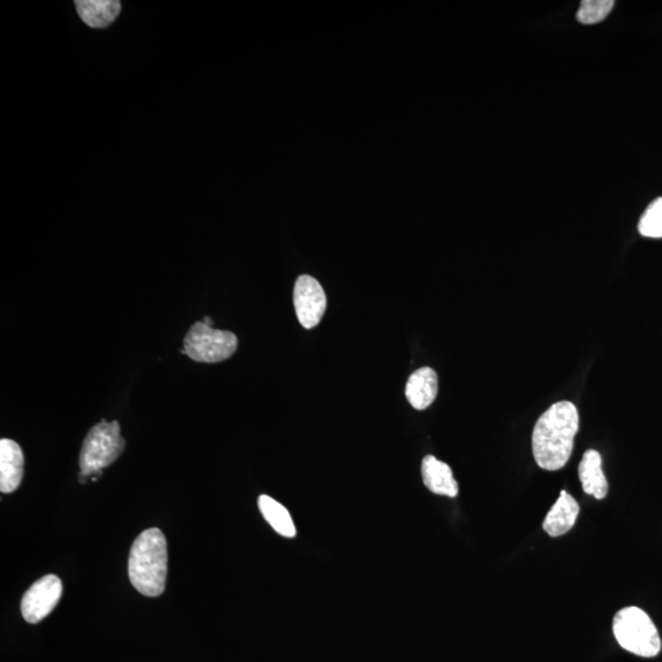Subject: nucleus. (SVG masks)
I'll return each mask as SVG.
<instances>
[{"mask_svg": "<svg viewBox=\"0 0 662 662\" xmlns=\"http://www.w3.org/2000/svg\"><path fill=\"white\" fill-rule=\"evenodd\" d=\"M579 431V412L571 401L553 404L537 420L533 432V453L536 464L547 471L566 466Z\"/></svg>", "mask_w": 662, "mask_h": 662, "instance_id": "obj_1", "label": "nucleus"}, {"mask_svg": "<svg viewBox=\"0 0 662 662\" xmlns=\"http://www.w3.org/2000/svg\"><path fill=\"white\" fill-rule=\"evenodd\" d=\"M167 561V541L164 533L157 528L145 530L137 537L130 550V583L148 598H157L164 594Z\"/></svg>", "mask_w": 662, "mask_h": 662, "instance_id": "obj_2", "label": "nucleus"}, {"mask_svg": "<svg viewBox=\"0 0 662 662\" xmlns=\"http://www.w3.org/2000/svg\"><path fill=\"white\" fill-rule=\"evenodd\" d=\"M126 442L121 436V426L117 421H101L91 428L86 436L80 454V482L86 484L89 477L97 481L96 476L102 475V469L107 468L121 457Z\"/></svg>", "mask_w": 662, "mask_h": 662, "instance_id": "obj_3", "label": "nucleus"}, {"mask_svg": "<svg viewBox=\"0 0 662 662\" xmlns=\"http://www.w3.org/2000/svg\"><path fill=\"white\" fill-rule=\"evenodd\" d=\"M613 634L624 650L642 658H654L661 650L658 628L642 609L624 607L613 618Z\"/></svg>", "mask_w": 662, "mask_h": 662, "instance_id": "obj_4", "label": "nucleus"}, {"mask_svg": "<svg viewBox=\"0 0 662 662\" xmlns=\"http://www.w3.org/2000/svg\"><path fill=\"white\" fill-rule=\"evenodd\" d=\"M183 352L195 362L219 363L235 355L237 336L231 331L209 327L198 322L189 329L184 338Z\"/></svg>", "mask_w": 662, "mask_h": 662, "instance_id": "obj_5", "label": "nucleus"}, {"mask_svg": "<svg viewBox=\"0 0 662 662\" xmlns=\"http://www.w3.org/2000/svg\"><path fill=\"white\" fill-rule=\"evenodd\" d=\"M327 295L319 281L309 275L297 279L293 289V306L303 328H316L327 311Z\"/></svg>", "mask_w": 662, "mask_h": 662, "instance_id": "obj_6", "label": "nucleus"}, {"mask_svg": "<svg viewBox=\"0 0 662 662\" xmlns=\"http://www.w3.org/2000/svg\"><path fill=\"white\" fill-rule=\"evenodd\" d=\"M63 594L62 580L54 574L37 580V582L26 591L21 601V612L26 622L35 624L46 618L58 605Z\"/></svg>", "mask_w": 662, "mask_h": 662, "instance_id": "obj_7", "label": "nucleus"}, {"mask_svg": "<svg viewBox=\"0 0 662 662\" xmlns=\"http://www.w3.org/2000/svg\"><path fill=\"white\" fill-rule=\"evenodd\" d=\"M25 459L23 450L12 439L0 441V491L12 493L24 477Z\"/></svg>", "mask_w": 662, "mask_h": 662, "instance_id": "obj_8", "label": "nucleus"}, {"mask_svg": "<svg viewBox=\"0 0 662 662\" xmlns=\"http://www.w3.org/2000/svg\"><path fill=\"white\" fill-rule=\"evenodd\" d=\"M421 471L423 484L432 493L450 498L459 495L458 482L454 479L453 471L448 464L434 458L433 455H427L422 461Z\"/></svg>", "mask_w": 662, "mask_h": 662, "instance_id": "obj_9", "label": "nucleus"}, {"mask_svg": "<svg viewBox=\"0 0 662 662\" xmlns=\"http://www.w3.org/2000/svg\"><path fill=\"white\" fill-rule=\"evenodd\" d=\"M406 398L412 408L426 410L430 408L438 394V376L431 367H422L412 373L406 383Z\"/></svg>", "mask_w": 662, "mask_h": 662, "instance_id": "obj_10", "label": "nucleus"}, {"mask_svg": "<svg viewBox=\"0 0 662 662\" xmlns=\"http://www.w3.org/2000/svg\"><path fill=\"white\" fill-rule=\"evenodd\" d=\"M579 513L578 502L567 491H562L555 506L546 515L542 528L551 537L567 534L577 523Z\"/></svg>", "mask_w": 662, "mask_h": 662, "instance_id": "obj_11", "label": "nucleus"}, {"mask_svg": "<svg viewBox=\"0 0 662 662\" xmlns=\"http://www.w3.org/2000/svg\"><path fill=\"white\" fill-rule=\"evenodd\" d=\"M579 479L586 495L604 499L609 493V484L602 471V458L598 450L589 449L579 464Z\"/></svg>", "mask_w": 662, "mask_h": 662, "instance_id": "obj_12", "label": "nucleus"}, {"mask_svg": "<svg viewBox=\"0 0 662 662\" xmlns=\"http://www.w3.org/2000/svg\"><path fill=\"white\" fill-rule=\"evenodd\" d=\"M75 5L81 20L94 29L110 26L122 8L117 0H78Z\"/></svg>", "mask_w": 662, "mask_h": 662, "instance_id": "obj_13", "label": "nucleus"}, {"mask_svg": "<svg viewBox=\"0 0 662 662\" xmlns=\"http://www.w3.org/2000/svg\"><path fill=\"white\" fill-rule=\"evenodd\" d=\"M258 506L264 519L267 520L276 533L287 537V539H293L296 536L295 523H293L289 510L282 504L276 502L274 498L263 495L258 499Z\"/></svg>", "mask_w": 662, "mask_h": 662, "instance_id": "obj_14", "label": "nucleus"}, {"mask_svg": "<svg viewBox=\"0 0 662 662\" xmlns=\"http://www.w3.org/2000/svg\"><path fill=\"white\" fill-rule=\"evenodd\" d=\"M613 5V0H584L580 4L577 20L584 25L601 23L611 13Z\"/></svg>", "mask_w": 662, "mask_h": 662, "instance_id": "obj_15", "label": "nucleus"}, {"mask_svg": "<svg viewBox=\"0 0 662 662\" xmlns=\"http://www.w3.org/2000/svg\"><path fill=\"white\" fill-rule=\"evenodd\" d=\"M638 229L644 237L662 238V198L654 200L645 210Z\"/></svg>", "mask_w": 662, "mask_h": 662, "instance_id": "obj_16", "label": "nucleus"}, {"mask_svg": "<svg viewBox=\"0 0 662 662\" xmlns=\"http://www.w3.org/2000/svg\"><path fill=\"white\" fill-rule=\"evenodd\" d=\"M203 322H204L206 325H209V327H213V319H210L209 317H205L204 320H203Z\"/></svg>", "mask_w": 662, "mask_h": 662, "instance_id": "obj_17", "label": "nucleus"}]
</instances>
